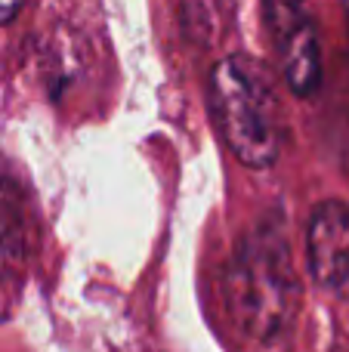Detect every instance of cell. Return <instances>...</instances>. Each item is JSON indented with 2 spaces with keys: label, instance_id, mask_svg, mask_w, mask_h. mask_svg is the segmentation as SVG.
<instances>
[{
  "label": "cell",
  "instance_id": "1",
  "mask_svg": "<svg viewBox=\"0 0 349 352\" xmlns=\"http://www.w3.org/2000/svg\"><path fill=\"white\" fill-rule=\"evenodd\" d=\"M210 111L229 152L251 170H266L282 152V102L275 74L257 56H226L210 72Z\"/></svg>",
  "mask_w": 349,
  "mask_h": 352
},
{
  "label": "cell",
  "instance_id": "2",
  "mask_svg": "<svg viewBox=\"0 0 349 352\" xmlns=\"http://www.w3.org/2000/svg\"><path fill=\"white\" fill-rule=\"evenodd\" d=\"M297 291L282 238L275 232L247 238L229 278V303L245 331L260 340L278 337L294 316Z\"/></svg>",
  "mask_w": 349,
  "mask_h": 352
},
{
  "label": "cell",
  "instance_id": "3",
  "mask_svg": "<svg viewBox=\"0 0 349 352\" xmlns=\"http://www.w3.org/2000/svg\"><path fill=\"white\" fill-rule=\"evenodd\" d=\"M263 6L275 41L278 72L291 93L313 96L322 84V37L313 0H263Z\"/></svg>",
  "mask_w": 349,
  "mask_h": 352
},
{
  "label": "cell",
  "instance_id": "4",
  "mask_svg": "<svg viewBox=\"0 0 349 352\" xmlns=\"http://www.w3.org/2000/svg\"><path fill=\"white\" fill-rule=\"evenodd\" d=\"M313 278L322 287L349 297V204L325 201L313 210L306 232Z\"/></svg>",
  "mask_w": 349,
  "mask_h": 352
},
{
  "label": "cell",
  "instance_id": "5",
  "mask_svg": "<svg viewBox=\"0 0 349 352\" xmlns=\"http://www.w3.org/2000/svg\"><path fill=\"white\" fill-rule=\"evenodd\" d=\"M28 256V217L22 188L0 173V287L12 285Z\"/></svg>",
  "mask_w": 349,
  "mask_h": 352
},
{
  "label": "cell",
  "instance_id": "6",
  "mask_svg": "<svg viewBox=\"0 0 349 352\" xmlns=\"http://www.w3.org/2000/svg\"><path fill=\"white\" fill-rule=\"evenodd\" d=\"M22 6H25V0H0V25L12 22L22 12Z\"/></svg>",
  "mask_w": 349,
  "mask_h": 352
}]
</instances>
